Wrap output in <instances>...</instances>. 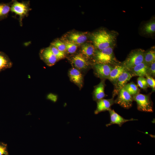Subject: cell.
I'll return each instance as SVG.
<instances>
[{
    "label": "cell",
    "instance_id": "6da1fadb",
    "mask_svg": "<svg viewBox=\"0 0 155 155\" xmlns=\"http://www.w3.org/2000/svg\"><path fill=\"white\" fill-rule=\"evenodd\" d=\"M117 33L114 31L101 30L92 34L93 45L97 50H101L115 45Z\"/></svg>",
    "mask_w": 155,
    "mask_h": 155
},
{
    "label": "cell",
    "instance_id": "7a4b0ae2",
    "mask_svg": "<svg viewBox=\"0 0 155 155\" xmlns=\"http://www.w3.org/2000/svg\"><path fill=\"white\" fill-rule=\"evenodd\" d=\"M115 46H111L101 50H96L94 57L95 63L106 64L113 66L120 63L114 53Z\"/></svg>",
    "mask_w": 155,
    "mask_h": 155
},
{
    "label": "cell",
    "instance_id": "3957f363",
    "mask_svg": "<svg viewBox=\"0 0 155 155\" xmlns=\"http://www.w3.org/2000/svg\"><path fill=\"white\" fill-rule=\"evenodd\" d=\"M10 7V11L19 16L20 25H23L22 21L25 17H28L29 13L32 10L30 7V1H23L19 2L16 0H12Z\"/></svg>",
    "mask_w": 155,
    "mask_h": 155
},
{
    "label": "cell",
    "instance_id": "277c9868",
    "mask_svg": "<svg viewBox=\"0 0 155 155\" xmlns=\"http://www.w3.org/2000/svg\"><path fill=\"white\" fill-rule=\"evenodd\" d=\"M145 51L140 49L132 51L121 64L126 70L129 71L134 66L144 62Z\"/></svg>",
    "mask_w": 155,
    "mask_h": 155
},
{
    "label": "cell",
    "instance_id": "5b68a950",
    "mask_svg": "<svg viewBox=\"0 0 155 155\" xmlns=\"http://www.w3.org/2000/svg\"><path fill=\"white\" fill-rule=\"evenodd\" d=\"M133 101L137 103V109L140 111L152 112L153 103L149 95L139 93L132 96Z\"/></svg>",
    "mask_w": 155,
    "mask_h": 155
},
{
    "label": "cell",
    "instance_id": "8992f818",
    "mask_svg": "<svg viewBox=\"0 0 155 155\" xmlns=\"http://www.w3.org/2000/svg\"><path fill=\"white\" fill-rule=\"evenodd\" d=\"M118 96L115 100V103L119 104L127 109L131 108L133 101L132 96L124 88L121 89L118 94Z\"/></svg>",
    "mask_w": 155,
    "mask_h": 155
},
{
    "label": "cell",
    "instance_id": "52a82bcc",
    "mask_svg": "<svg viewBox=\"0 0 155 155\" xmlns=\"http://www.w3.org/2000/svg\"><path fill=\"white\" fill-rule=\"evenodd\" d=\"M134 76L129 71L125 70L113 84L114 89L113 97L117 95L120 90L124 87L130 79Z\"/></svg>",
    "mask_w": 155,
    "mask_h": 155
},
{
    "label": "cell",
    "instance_id": "ba28073f",
    "mask_svg": "<svg viewBox=\"0 0 155 155\" xmlns=\"http://www.w3.org/2000/svg\"><path fill=\"white\" fill-rule=\"evenodd\" d=\"M114 66L106 64L95 63L93 67L94 72L96 76L102 80L108 79Z\"/></svg>",
    "mask_w": 155,
    "mask_h": 155
},
{
    "label": "cell",
    "instance_id": "9c48e42d",
    "mask_svg": "<svg viewBox=\"0 0 155 155\" xmlns=\"http://www.w3.org/2000/svg\"><path fill=\"white\" fill-rule=\"evenodd\" d=\"M39 56L40 59L49 66L54 65L59 60L53 53L49 47L41 49Z\"/></svg>",
    "mask_w": 155,
    "mask_h": 155
},
{
    "label": "cell",
    "instance_id": "30bf717a",
    "mask_svg": "<svg viewBox=\"0 0 155 155\" xmlns=\"http://www.w3.org/2000/svg\"><path fill=\"white\" fill-rule=\"evenodd\" d=\"M71 63L75 68L78 70H83L88 68L90 63L86 59L81 53L74 56L71 60Z\"/></svg>",
    "mask_w": 155,
    "mask_h": 155
},
{
    "label": "cell",
    "instance_id": "8fae6325",
    "mask_svg": "<svg viewBox=\"0 0 155 155\" xmlns=\"http://www.w3.org/2000/svg\"><path fill=\"white\" fill-rule=\"evenodd\" d=\"M108 111L110 115V121L109 123L106 125V127L113 124H117L121 127L123 124L128 121L137 120V119L133 118L126 119L116 112L113 109H111Z\"/></svg>",
    "mask_w": 155,
    "mask_h": 155
},
{
    "label": "cell",
    "instance_id": "7c38bea8",
    "mask_svg": "<svg viewBox=\"0 0 155 155\" xmlns=\"http://www.w3.org/2000/svg\"><path fill=\"white\" fill-rule=\"evenodd\" d=\"M68 75L70 80L81 89L83 86V78L80 71L75 68H72L69 70Z\"/></svg>",
    "mask_w": 155,
    "mask_h": 155
},
{
    "label": "cell",
    "instance_id": "4fadbf2b",
    "mask_svg": "<svg viewBox=\"0 0 155 155\" xmlns=\"http://www.w3.org/2000/svg\"><path fill=\"white\" fill-rule=\"evenodd\" d=\"M115 103L113 98L110 99H102L97 102V107L94 112L97 115L103 111H109L111 109V106Z\"/></svg>",
    "mask_w": 155,
    "mask_h": 155
},
{
    "label": "cell",
    "instance_id": "5bb4252c",
    "mask_svg": "<svg viewBox=\"0 0 155 155\" xmlns=\"http://www.w3.org/2000/svg\"><path fill=\"white\" fill-rule=\"evenodd\" d=\"M105 80H102L100 83L96 86L93 93V99L96 102L103 98L105 96L104 89Z\"/></svg>",
    "mask_w": 155,
    "mask_h": 155
},
{
    "label": "cell",
    "instance_id": "9a60e30c",
    "mask_svg": "<svg viewBox=\"0 0 155 155\" xmlns=\"http://www.w3.org/2000/svg\"><path fill=\"white\" fill-rule=\"evenodd\" d=\"M148 65L144 62L133 67L129 71L133 76L144 77L147 75Z\"/></svg>",
    "mask_w": 155,
    "mask_h": 155
},
{
    "label": "cell",
    "instance_id": "2e32d148",
    "mask_svg": "<svg viewBox=\"0 0 155 155\" xmlns=\"http://www.w3.org/2000/svg\"><path fill=\"white\" fill-rule=\"evenodd\" d=\"M96 48L93 44L86 43L82 46L81 54L88 60L94 57L96 51Z\"/></svg>",
    "mask_w": 155,
    "mask_h": 155
},
{
    "label": "cell",
    "instance_id": "e0dca14e",
    "mask_svg": "<svg viewBox=\"0 0 155 155\" xmlns=\"http://www.w3.org/2000/svg\"><path fill=\"white\" fill-rule=\"evenodd\" d=\"M125 70L121 63L115 65L111 71L108 79L113 84Z\"/></svg>",
    "mask_w": 155,
    "mask_h": 155
},
{
    "label": "cell",
    "instance_id": "ac0fdd59",
    "mask_svg": "<svg viewBox=\"0 0 155 155\" xmlns=\"http://www.w3.org/2000/svg\"><path fill=\"white\" fill-rule=\"evenodd\" d=\"M13 63L7 55L0 51V73L5 70L11 68Z\"/></svg>",
    "mask_w": 155,
    "mask_h": 155
},
{
    "label": "cell",
    "instance_id": "d6986e66",
    "mask_svg": "<svg viewBox=\"0 0 155 155\" xmlns=\"http://www.w3.org/2000/svg\"><path fill=\"white\" fill-rule=\"evenodd\" d=\"M69 40L73 42L77 45H80L85 42L87 37L84 34L73 32L70 34L68 36Z\"/></svg>",
    "mask_w": 155,
    "mask_h": 155
},
{
    "label": "cell",
    "instance_id": "ffe728a7",
    "mask_svg": "<svg viewBox=\"0 0 155 155\" xmlns=\"http://www.w3.org/2000/svg\"><path fill=\"white\" fill-rule=\"evenodd\" d=\"M155 61V49L154 46L148 50L145 51L144 53V62L148 65Z\"/></svg>",
    "mask_w": 155,
    "mask_h": 155
},
{
    "label": "cell",
    "instance_id": "44dd1931",
    "mask_svg": "<svg viewBox=\"0 0 155 155\" xmlns=\"http://www.w3.org/2000/svg\"><path fill=\"white\" fill-rule=\"evenodd\" d=\"M11 1L8 3H0V21L6 18L10 11Z\"/></svg>",
    "mask_w": 155,
    "mask_h": 155
},
{
    "label": "cell",
    "instance_id": "7402d4cb",
    "mask_svg": "<svg viewBox=\"0 0 155 155\" xmlns=\"http://www.w3.org/2000/svg\"><path fill=\"white\" fill-rule=\"evenodd\" d=\"M142 32L146 34L152 35L155 32V21L154 20H151L145 24L142 28Z\"/></svg>",
    "mask_w": 155,
    "mask_h": 155
},
{
    "label": "cell",
    "instance_id": "603a6c76",
    "mask_svg": "<svg viewBox=\"0 0 155 155\" xmlns=\"http://www.w3.org/2000/svg\"><path fill=\"white\" fill-rule=\"evenodd\" d=\"M123 88L132 96L140 93L137 86L133 82L126 84Z\"/></svg>",
    "mask_w": 155,
    "mask_h": 155
},
{
    "label": "cell",
    "instance_id": "cb8c5ba5",
    "mask_svg": "<svg viewBox=\"0 0 155 155\" xmlns=\"http://www.w3.org/2000/svg\"><path fill=\"white\" fill-rule=\"evenodd\" d=\"M64 42L65 45L66 52L70 54L75 52L77 48L76 44L69 40H65Z\"/></svg>",
    "mask_w": 155,
    "mask_h": 155
},
{
    "label": "cell",
    "instance_id": "d4e9b609",
    "mask_svg": "<svg viewBox=\"0 0 155 155\" xmlns=\"http://www.w3.org/2000/svg\"><path fill=\"white\" fill-rule=\"evenodd\" d=\"M51 45L53 46L59 51L64 52H66V46L64 42L59 40H56L53 42Z\"/></svg>",
    "mask_w": 155,
    "mask_h": 155
},
{
    "label": "cell",
    "instance_id": "484cf974",
    "mask_svg": "<svg viewBox=\"0 0 155 155\" xmlns=\"http://www.w3.org/2000/svg\"><path fill=\"white\" fill-rule=\"evenodd\" d=\"M53 53L59 60L64 58L65 57V53L61 52L55 47L51 45L49 46Z\"/></svg>",
    "mask_w": 155,
    "mask_h": 155
},
{
    "label": "cell",
    "instance_id": "4316f807",
    "mask_svg": "<svg viewBox=\"0 0 155 155\" xmlns=\"http://www.w3.org/2000/svg\"><path fill=\"white\" fill-rule=\"evenodd\" d=\"M137 85L142 89L145 90L148 87L146 78L139 77L137 80Z\"/></svg>",
    "mask_w": 155,
    "mask_h": 155
},
{
    "label": "cell",
    "instance_id": "83f0119b",
    "mask_svg": "<svg viewBox=\"0 0 155 155\" xmlns=\"http://www.w3.org/2000/svg\"><path fill=\"white\" fill-rule=\"evenodd\" d=\"M146 77L148 87L151 88L153 92L155 90V80L152 77L147 75Z\"/></svg>",
    "mask_w": 155,
    "mask_h": 155
},
{
    "label": "cell",
    "instance_id": "f1b7e54d",
    "mask_svg": "<svg viewBox=\"0 0 155 155\" xmlns=\"http://www.w3.org/2000/svg\"><path fill=\"white\" fill-rule=\"evenodd\" d=\"M147 75L154 78L155 76V61L148 65Z\"/></svg>",
    "mask_w": 155,
    "mask_h": 155
},
{
    "label": "cell",
    "instance_id": "f546056e",
    "mask_svg": "<svg viewBox=\"0 0 155 155\" xmlns=\"http://www.w3.org/2000/svg\"><path fill=\"white\" fill-rule=\"evenodd\" d=\"M0 155H9L7 144L1 142H0Z\"/></svg>",
    "mask_w": 155,
    "mask_h": 155
}]
</instances>
